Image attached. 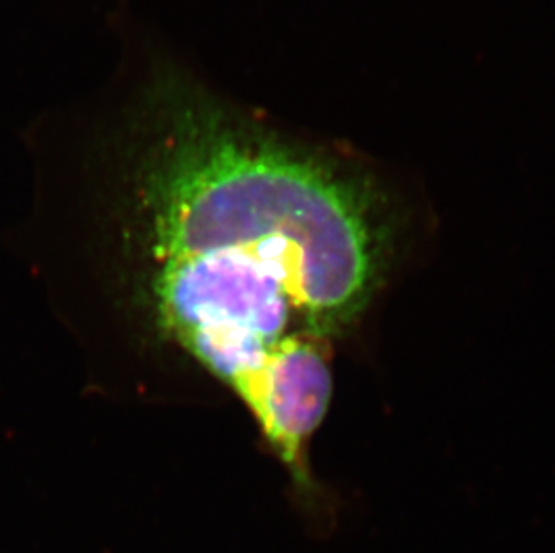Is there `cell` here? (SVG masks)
Wrapping results in <instances>:
<instances>
[{"label": "cell", "instance_id": "6da1fadb", "mask_svg": "<svg viewBox=\"0 0 555 553\" xmlns=\"http://www.w3.org/2000/svg\"><path fill=\"white\" fill-rule=\"evenodd\" d=\"M144 119L142 178L158 262L259 252L305 273L358 317L365 311L388 240L369 178L185 85L155 90Z\"/></svg>", "mask_w": 555, "mask_h": 553}, {"label": "cell", "instance_id": "7a4b0ae2", "mask_svg": "<svg viewBox=\"0 0 555 553\" xmlns=\"http://www.w3.org/2000/svg\"><path fill=\"white\" fill-rule=\"evenodd\" d=\"M237 396L297 481L308 484L309 440L324 421L333 396L330 342H289Z\"/></svg>", "mask_w": 555, "mask_h": 553}]
</instances>
